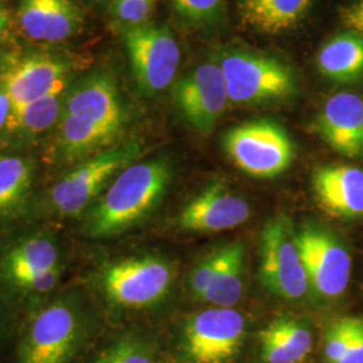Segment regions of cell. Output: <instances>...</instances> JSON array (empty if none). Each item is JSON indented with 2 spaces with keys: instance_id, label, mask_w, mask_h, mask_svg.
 Segmentation results:
<instances>
[{
  "instance_id": "5b68a950",
  "label": "cell",
  "mask_w": 363,
  "mask_h": 363,
  "mask_svg": "<svg viewBox=\"0 0 363 363\" xmlns=\"http://www.w3.org/2000/svg\"><path fill=\"white\" fill-rule=\"evenodd\" d=\"M259 276L268 291L288 300L304 298L311 289L298 249V232L284 214L273 217L262 229Z\"/></svg>"
},
{
  "instance_id": "3957f363",
  "label": "cell",
  "mask_w": 363,
  "mask_h": 363,
  "mask_svg": "<svg viewBox=\"0 0 363 363\" xmlns=\"http://www.w3.org/2000/svg\"><path fill=\"white\" fill-rule=\"evenodd\" d=\"M229 101L252 105L280 101L298 91L294 70L284 62L261 54L228 52L220 60Z\"/></svg>"
},
{
  "instance_id": "7a4b0ae2",
  "label": "cell",
  "mask_w": 363,
  "mask_h": 363,
  "mask_svg": "<svg viewBox=\"0 0 363 363\" xmlns=\"http://www.w3.org/2000/svg\"><path fill=\"white\" fill-rule=\"evenodd\" d=\"M169 179V164L162 159L124 169L91 210L86 233L99 238L128 229L155 208Z\"/></svg>"
},
{
  "instance_id": "52a82bcc",
  "label": "cell",
  "mask_w": 363,
  "mask_h": 363,
  "mask_svg": "<svg viewBox=\"0 0 363 363\" xmlns=\"http://www.w3.org/2000/svg\"><path fill=\"white\" fill-rule=\"evenodd\" d=\"M124 42L133 74L144 91L157 93L171 85L181 64V49L166 27H132L125 31Z\"/></svg>"
},
{
  "instance_id": "e575fe53",
  "label": "cell",
  "mask_w": 363,
  "mask_h": 363,
  "mask_svg": "<svg viewBox=\"0 0 363 363\" xmlns=\"http://www.w3.org/2000/svg\"><path fill=\"white\" fill-rule=\"evenodd\" d=\"M7 22H9V15H7L6 9L0 4V33L6 28V26H7Z\"/></svg>"
},
{
  "instance_id": "d590c367",
  "label": "cell",
  "mask_w": 363,
  "mask_h": 363,
  "mask_svg": "<svg viewBox=\"0 0 363 363\" xmlns=\"http://www.w3.org/2000/svg\"><path fill=\"white\" fill-rule=\"evenodd\" d=\"M101 1H116V0H101Z\"/></svg>"
},
{
  "instance_id": "9a60e30c",
  "label": "cell",
  "mask_w": 363,
  "mask_h": 363,
  "mask_svg": "<svg viewBox=\"0 0 363 363\" xmlns=\"http://www.w3.org/2000/svg\"><path fill=\"white\" fill-rule=\"evenodd\" d=\"M312 189L325 213L345 220L363 217V169L325 166L312 175Z\"/></svg>"
},
{
  "instance_id": "4fadbf2b",
  "label": "cell",
  "mask_w": 363,
  "mask_h": 363,
  "mask_svg": "<svg viewBox=\"0 0 363 363\" xmlns=\"http://www.w3.org/2000/svg\"><path fill=\"white\" fill-rule=\"evenodd\" d=\"M315 130L337 154L363 155L362 97L351 91L330 97L316 117Z\"/></svg>"
},
{
  "instance_id": "f546056e",
  "label": "cell",
  "mask_w": 363,
  "mask_h": 363,
  "mask_svg": "<svg viewBox=\"0 0 363 363\" xmlns=\"http://www.w3.org/2000/svg\"><path fill=\"white\" fill-rule=\"evenodd\" d=\"M155 0H118L113 4V13L118 19L132 25H140L152 13Z\"/></svg>"
},
{
  "instance_id": "8fae6325",
  "label": "cell",
  "mask_w": 363,
  "mask_h": 363,
  "mask_svg": "<svg viewBox=\"0 0 363 363\" xmlns=\"http://www.w3.org/2000/svg\"><path fill=\"white\" fill-rule=\"evenodd\" d=\"M175 101L194 130L202 135L214 130L229 103L220 62H205L179 81Z\"/></svg>"
},
{
  "instance_id": "7402d4cb",
  "label": "cell",
  "mask_w": 363,
  "mask_h": 363,
  "mask_svg": "<svg viewBox=\"0 0 363 363\" xmlns=\"http://www.w3.org/2000/svg\"><path fill=\"white\" fill-rule=\"evenodd\" d=\"M155 343L138 333H125L97 351L86 363H156Z\"/></svg>"
},
{
  "instance_id": "d4e9b609",
  "label": "cell",
  "mask_w": 363,
  "mask_h": 363,
  "mask_svg": "<svg viewBox=\"0 0 363 363\" xmlns=\"http://www.w3.org/2000/svg\"><path fill=\"white\" fill-rule=\"evenodd\" d=\"M31 181V169L21 157H0V211L21 201Z\"/></svg>"
},
{
  "instance_id": "4316f807",
  "label": "cell",
  "mask_w": 363,
  "mask_h": 363,
  "mask_svg": "<svg viewBox=\"0 0 363 363\" xmlns=\"http://www.w3.org/2000/svg\"><path fill=\"white\" fill-rule=\"evenodd\" d=\"M355 330V318H342L327 330L325 337V357L328 363L340 361L350 347Z\"/></svg>"
},
{
  "instance_id": "8992f818",
  "label": "cell",
  "mask_w": 363,
  "mask_h": 363,
  "mask_svg": "<svg viewBox=\"0 0 363 363\" xmlns=\"http://www.w3.org/2000/svg\"><path fill=\"white\" fill-rule=\"evenodd\" d=\"M169 261L145 256L117 261L106 267L101 286L106 298L118 307L145 308L169 294L174 280Z\"/></svg>"
},
{
  "instance_id": "484cf974",
  "label": "cell",
  "mask_w": 363,
  "mask_h": 363,
  "mask_svg": "<svg viewBox=\"0 0 363 363\" xmlns=\"http://www.w3.org/2000/svg\"><path fill=\"white\" fill-rule=\"evenodd\" d=\"M54 7L55 0H21L18 18L28 38L46 40Z\"/></svg>"
},
{
  "instance_id": "ffe728a7",
  "label": "cell",
  "mask_w": 363,
  "mask_h": 363,
  "mask_svg": "<svg viewBox=\"0 0 363 363\" xmlns=\"http://www.w3.org/2000/svg\"><path fill=\"white\" fill-rule=\"evenodd\" d=\"M318 67L325 78L347 84L363 77V38L345 33L327 40L318 54Z\"/></svg>"
},
{
  "instance_id": "ac0fdd59",
  "label": "cell",
  "mask_w": 363,
  "mask_h": 363,
  "mask_svg": "<svg viewBox=\"0 0 363 363\" xmlns=\"http://www.w3.org/2000/svg\"><path fill=\"white\" fill-rule=\"evenodd\" d=\"M265 363H303L312 350V334L295 318H279L259 334Z\"/></svg>"
},
{
  "instance_id": "83f0119b",
  "label": "cell",
  "mask_w": 363,
  "mask_h": 363,
  "mask_svg": "<svg viewBox=\"0 0 363 363\" xmlns=\"http://www.w3.org/2000/svg\"><path fill=\"white\" fill-rule=\"evenodd\" d=\"M177 11L193 23L206 25L220 18L223 0H171Z\"/></svg>"
},
{
  "instance_id": "44dd1931",
  "label": "cell",
  "mask_w": 363,
  "mask_h": 363,
  "mask_svg": "<svg viewBox=\"0 0 363 363\" xmlns=\"http://www.w3.org/2000/svg\"><path fill=\"white\" fill-rule=\"evenodd\" d=\"M244 268L245 247L242 242H234L222 247V262L214 281L208 286L201 300L208 301L216 307L232 308L244 292Z\"/></svg>"
},
{
  "instance_id": "1f68e13d",
  "label": "cell",
  "mask_w": 363,
  "mask_h": 363,
  "mask_svg": "<svg viewBox=\"0 0 363 363\" xmlns=\"http://www.w3.org/2000/svg\"><path fill=\"white\" fill-rule=\"evenodd\" d=\"M337 363H363V319L355 318V330L350 347Z\"/></svg>"
},
{
  "instance_id": "30bf717a",
  "label": "cell",
  "mask_w": 363,
  "mask_h": 363,
  "mask_svg": "<svg viewBox=\"0 0 363 363\" xmlns=\"http://www.w3.org/2000/svg\"><path fill=\"white\" fill-rule=\"evenodd\" d=\"M138 151L136 145L113 148L67 174L49 194L52 210L61 216H78L103 190L109 178L133 159Z\"/></svg>"
},
{
  "instance_id": "e0dca14e",
  "label": "cell",
  "mask_w": 363,
  "mask_h": 363,
  "mask_svg": "<svg viewBox=\"0 0 363 363\" xmlns=\"http://www.w3.org/2000/svg\"><path fill=\"white\" fill-rule=\"evenodd\" d=\"M60 265L58 247L48 237L39 235L11 247L0 259V276L22 289L31 279Z\"/></svg>"
},
{
  "instance_id": "9c48e42d",
  "label": "cell",
  "mask_w": 363,
  "mask_h": 363,
  "mask_svg": "<svg viewBox=\"0 0 363 363\" xmlns=\"http://www.w3.org/2000/svg\"><path fill=\"white\" fill-rule=\"evenodd\" d=\"M298 244L310 288L320 298L340 296L350 283L351 257L334 234L308 225L298 232Z\"/></svg>"
},
{
  "instance_id": "5bb4252c",
  "label": "cell",
  "mask_w": 363,
  "mask_h": 363,
  "mask_svg": "<svg viewBox=\"0 0 363 363\" xmlns=\"http://www.w3.org/2000/svg\"><path fill=\"white\" fill-rule=\"evenodd\" d=\"M66 84V67L50 57L34 55L21 61L4 77L11 109H18L50 94H60Z\"/></svg>"
},
{
  "instance_id": "d6986e66",
  "label": "cell",
  "mask_w": 363,
  "mask_h": 363,
  "mask_svg": "<svg viewBox=\"0 0 363 363\" xmlns=\"http://www.w3.org/2000/svg\"><path fill=\"white\" fill-rule=\"evenodd\" d=\"M312 0H240L247 26L261 34H281L298 26L310 11Z\"/></svg>"
},
{
  "instance_id": "d6a6232c",
  "label": "cell",
  "mask_w": 363,
  "mask_h": 363,
  "mask_svg": "<svg viewBox=\"0 0 363 363\" xmlns=\"http://www.w3.org/2000/svg\"><path fill=\"white\" fill-rule=\"evenodd\" d=\"M15 337H16V334L13 333L11 325H9L6 313L3 311L1 304H0V354L4 349H7L9 345L13 347Z\"/></svg>"
},
{
  "instance_id": "f1b7e54d",
  "label": "cell",
  "mask_w": 363,
  "mask_h": 363,
  "mask_svg": "<svg viewBox=\"0 0 363 363\" xmlns=\"http://www.w3.org/2000/svg\"><path fill=\"white\" fill-rule=\"evenodd\" d=\"M220 262H222V249L208 256L195 268L190 279V286L196 298H202L203 294L208 291V286H211V283L216 279V274L220 269Z\"/></svg>"
},
{
  "instance_id": "6da1fadb",
  "label": "cell",
  "mask_w": 363,
  "mask_h": 363,
  "mask_svg": "<svg viewBox=\"0 0 363 363\" xmlns=\"http://www.w3.org/2000/svg\"><path fill=\"white\" fill-rule=\"evenodd\" d=\"M94 330L76 304L58 300L34 312L15 337L11 363H82Z\"/></svg>"
},
{
  "instance_id": "cb8c5ba5",
  "label": "cell",
  "mask_w": 363,
  "mask_h": 363,
  "mask_svg": "<svg viewBox=\"0 0 363 363\" xmlns=\"http://www.w3.org/2000/svg\"><path fill=\"white\" fill-rule=\"evenodd\" d=\"M115 135L89 121L64 115L60 124V139L67 152L82 154L108 143Z\"/></svg>"
},
{
  "instance_id": "603a6c76",
  "label": "cell",
  "mask_w": 363,
  "mask_h": 363,
  "mask_svg": "<svg viewBox=\"0 0 363 363\" xmlns=\"http://www.w3.org/2000/svg\"><path fill=\"white\" fill-rule=\"evenodd\" d=\"M60 94H50L18 109H11L7 128L38 133L50 128L60 115Z\"/></svg>"
},
{
  "instance_id": "4dcf8cb0",
  "label": "cell",
  "mask_w": 363,
  "mask_h": 363,
  "mask_svg": "<svg viewBox=\"0 0 363 363\" xmlns=\"http://www.w3.org/2000/svg\"><path fill=\"white\" fill-rule=\"evenodd\" d=\"M343 25L363 38V0H357L342 11Z\"/></svg>"
},
{
  "instance_id": "2e32d148",
  "label": "cell",
  "mask_w": 363,
  "mask_h": 363,
  "mask_svg": "<svg viewBox=\"0 0 363 363\" xmlns=\"http://www.w3.org/2000/svg\"><path fill=\"white\" fill-rule=\"evenodd\" d=\"M65 115L82 118L116 135L124 116L112 78L96 76L78 86L66 101Z\"/></svg>"
},
{
  "instance_id": "836d02e7",
  "label": "cell",
  "mask_w": 363,
  "mask_h": 363,
  "mask_svg": "<svg viewBox=\"0 0 363 363\" xmlns=\"http://www.w3.org/2000/svg\"><path fill=\"white\" fill-rule=\"evenodd\" d=\"M10 112H11V104L9 97L6 96V93H0V128L6 125Z\"/></svg>"
},
{
  "instance_id": "277c9868",
  "label": "cell",
  "mask_w": 363,
  "mask_h": 363,
  "mask_svg": "<svg viewBox=\"0 0 363 363\" xmlns=\"http://www.w3.org/2000/svg\"><path fill=\"white\" fill-rule=\"evenodd\" d=\"M223 148L238 169L256 178H274L295 159V145L289 135L268 120L234 127L223 136Z\"/></svg>"
},
{
  "instance_id": "7c38bea8",
  "label": "cell",
  "mask_w": 363,
  "mask_h": 363,
  "mask_svg": "<svg viewBox=\"0 0 363 363\" xmlns=\"http://www.w3.org/2000/svg\"><path fill=\"white\" fill-rule=\"evenodd\" d=\"M250 214L252 210L244 198L216 182L183 208L178 223L183 230L216 233L245 223Z\"/></svg>"
},
{
  "instance_id": "ba28073f",
  "label": "cell",
  "mask_w": 363,
  "mask_h": 363,
  "mask_svg": "<svg viewBox=\"0 0 363 363\" xmlns=\"http://www.w3.org/2000/svg\"><path fill=\"white\" fill-rule=\"evenodd\" d=\"M245 320L233 308L214 307L198 313L184 331V350L194 363H229L241 350Z\"/></svg>"
}]
</instances>
